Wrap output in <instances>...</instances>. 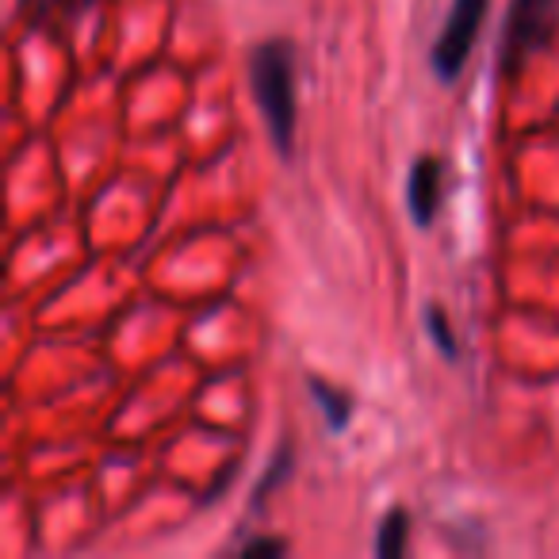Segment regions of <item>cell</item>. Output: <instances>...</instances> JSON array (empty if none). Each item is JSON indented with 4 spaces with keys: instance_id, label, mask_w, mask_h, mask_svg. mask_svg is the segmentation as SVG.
<instances>
[{
    "instance_id": "6da1fadb",
    "label": "cell",
    "mask_w": 559,
    "mask_h": 559,
    "mask_svg": "<svg viewBox=\"0 0 559 559\" xmlns=\"http://www.w3.org/2000/svg\"><path fill=\"white\" fill-rule=\"evenodd\" d=\"M249 85L272 134V146L292 157V142H296V50L292 43H257L249 50Z\"/></svg>"
},
{
    "instance_id": "7a4b0ae2",
    "label": "cell",
    "mask_w": 559,
    "mask_h": 559,
    "mask_svg": "<svg viewBox=\"0 0 559 559\" xmlns=\"http://www.w3.org/2000/svg\"><path fill=\"white\" fill-rule=\"evenodd\" d=\"M559 24V0H513L502 32V70L518 73L551 43Z\"/></svg>"
},
{
    "instance_id": "3957f363",
    "label": "cell",
    "mask_w": 559,
    "mask_h": 559,
    "mask_svg": "<svg viewBox=\"0 0 559 559\" xmlns=\"http://www.w3.org/2000/svg\"><path fill=\"white\" fill-rule=\"evenodd\" d=\"M483 16H487V0H452V12L444 20L441 35L433 43V73L449 85V81L460 78L464 62L472 58V47H475V35L483 27Z\"/></svg>"
},
{
    "instance_id": "277c9868",
    "label": "cell",
    "mask_w": 559,
    "mask_h": 559,
    "mask_svg": "<svg viewBox=\"0 0 559 559\" xmlns=\"http://www.w3.org/2000/svg\"><path fill=\"white\" fill-rule=\"evenodd\" d=\"M441 162L437 157H418L411 169V180H406V203H411V215L418 226H429L437 218V207H441Z\"/></svg>"
},
{
    "instance_id": "5b68a950",
    "label": "cell",
    "mask_w": 559,
    "mask_h": 559,
    "mask_svg": "<svg viewBox=\"0 0 559 559\" xmlns=\"http://www.w3.org/2000/svg\"><path fill=\"white\" fill-rule=\"evenodd\" d=\"M406 536H411V513L391 510L388 518L380 521V533H376V556L399 559L406 551Z\"/></svg>"
},
{
    "instance_id": "8992f818",
    "label": "cell",
    "mask_w": 559,
    "mask_h": 559,
    "mask_svg": "<svg viewBox=\"0 0 559 559\" xmlns=\"http://www.w3.org/2000/svg\"><path fill=\"white\" fill-rule=\"evenodd\" d=\"M311 395H314V403L322 406V414H326V426L330 429H345V426H349L353 406H349V395H345V391L330 388L326 380H311Z\"/></svg>"
},
{
    "instance_id": "52a82bcc",
    "label": "cell",
    "mask_w": 559,
    "mask_h": 559,
    "mask_svg": "<svg viewBox=\"0 0 559 559\" xmlns=\"http://www.w3.org/2000/svg\"><path fill=\"white\" fill-rule=\"evenodd\" d=\"M426 330L433 334V345L444 353V357H456V337H452V330H449V319H444V311L441 307H429L426 311Z\"/></svg>"
},
{
    "instance_id": "ba28073f",
    "label": "cell",
    "mask_w": 559,
    "mask_h": 559,
    "mask_svg": "<svg viewBox=\"0 0 559 559\" xmlns=\"http://www.w3.org/2000/svg\"><path fill=\"white\" fill-rule=\"evenodd\" d=\"M288 464H292V449H288V444H284V449H280V456L269 464V472H264L261 487L253 490V506H261L264 498H269V487H272V483H280V479H284V475H288Z\"/></svg>"
},
{
    "instance_id": "9c48e42d",
    "label": "cell",
    "mask_w": 559,
    "mask_h": 559,
    "mask_svg": "<svg viewBox=\"0 0 559 559\" xmlns=\"http://www.w3.org/2000/svg\"><path fill=\"white\" fill-rule=\"evenodd\" d=\"M85 0H24V9H35V12H62V9H78Z\"/></svg>"
},
{
    "instance_id": "30bf717a",
    "label": "cell",
    "mask_w": 559,
    "mask_h": 559,
    "mask_svg": "<svg viewBox=\"0 0 559 559\" xmlns=\"http://www.w3.org/2000/svg\"><path fill=\"white\" fill-rule=\"evenodd\" d=\"M241 551H246V556H280V551H284V540H249Z\"/></svg>"
}]
</instances>
